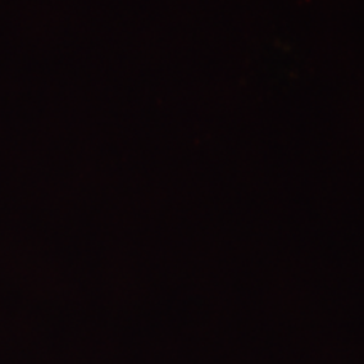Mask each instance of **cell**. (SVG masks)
<instances>
[]
</instances>
